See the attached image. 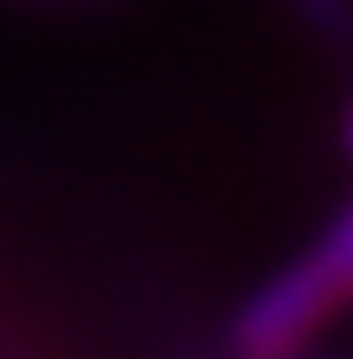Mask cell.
I'll return each instance as SVG.
<instances>
[{
	"instance_id": "cell-1",
	"label": "cell",
	"mask_w": 353,
	"mask_h": 359,
	"mask_svg": "<svg viewBox=\"0 0 353 359\" xmlns=\"http://www.w3.org/2000/svg\"><path fill=\"white\" fill-rule=\"evenodd\" d=\"M347 296H353V209L319 238L313 255L284 266V273L237 313L232 348L244 359H290Z\"/></svg>"
},
{
	"instance_id": "cell-2",
	"label": "cell",
	"mask_w": 353,
	"mask_h": 359,
	"mask_svg": "<svg viewBox=\"0 0 353 359\" xmlns=\"http://www.w3.org/2000/svg\"><path fill=\"white\" fill-rule=\"evenodd\" d=\"M296 6L324 35H353V0H296Z\"/></svg>"
}]
</instances>
